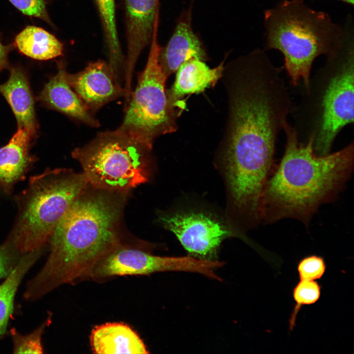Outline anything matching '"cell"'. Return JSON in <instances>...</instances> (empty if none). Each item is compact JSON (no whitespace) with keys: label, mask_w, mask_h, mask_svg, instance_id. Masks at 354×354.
Listing matches in <instances>:
<instances>
[{"label":"cell","mask_w":354,"mask_h":354,"mask_svg":"<svg viewBox=\"0 0 354 354\" xmlns=\"http://www.w3.org/2000/svg\"><path fill=\"white\" fill-rule=\"evenodd\" d=\"M229 112L226 168L246 181L265 178L274 168L277 139L293 104L282 76L266 52L256 49L227 67Z\"/></svg>","instance_id":"1"},{"label":"cell","mask_w":354,"mask_h":354,"mask_svg":"<svg viewBox=\"0 0 354 354\" xmlns=\"http://www.w3.org/2000/svg\"><path fill=\"white\" fill-rule=\"evenodd\" d=\"M124 192L86 188L56 226L43 267L27 284L24 295L38 299L56 288L90 277L97 263L121 243L118 225Z\"/></svg>","instance_id":"2"},{"label":"cell","mask_w":354,"mask_h":354,"mask_svg":"<svg viewBox=\"0 0 354 354\" xmlns=\"http://www.w3.org/2000/svg\"><path fill=\"white\" fill-rule=\"evenodd\" d=\"M283 130L285 150L262 193L259 220L271 223L290 218L307 226L319 207L334 200L350 177L354 142L333 153L319 155L313 135L300 142L288 121Z\"/></svg>","instance_id":"3"},{"label":"cell","mask_w":354,"mask_h":354,"mask_svg":"<svg viewBox=\"0 0 354 354\" xmlns=\"http://www.w3.org/2000/svg\"><path fill=\"white\" fill-rule=\"evenodd\" d=\"M265 50L283 55L291 82L309 88L315 59L331 52L344 34L343 26L326 13L314 10L303 0H281L264 12Z\"/></svg>","instance_id":"4"},{"label":"cell","mask_w":354,"mask_h":354,"mask_svg":"<svg viewBox=\"0 0 354 354\" xmlns=\"http://www.w3.org/2000/svg\"><path fill=\"white\" fill-rule=\"evenodd\" d=\"M353 18L347 16L344 35L340 42L326 55L324 65L310 80L307 97L301 109L314 148L319 155L330 153L339 132L354 122V30Z\"/></svg>","instance_id":"5"},{"label":"cell","mask_w":354,"mask_h":354,"mask_svg":"<svg viewBox=\"0 0 354 354\" xmlns=\"http://www.w3.org/2000/svg\"><path fill=\"white\" fill-rule=\"evenodd\" d=\"M89 183L83 173L48 169L32 177L19 201L16 224L5 243L20 255L43 250L56 226Z\"/></svg>","instance_id":"6"},{"label":"cell","mask_w":354,"mask_h":354,"mask_svg":"<svg viewBox=\"0 0 354 354\" xmlns=\"http://www.w3.org/2000/svg\"><path fill=\"white\" fill-rule=\"evenodd\" d=\"M151 150L115 130L99 133L72 155L81 164L89 185L126 193L148 181Z\"/></svg>","instance_id":"7"},{"label":"cell","mask_w":354,"mask_h":354,"mask_svg":"<svg viewBox=\"0 0 354 354\" xmlns=\"http://www.w3.org/2000/svg\"><path fill=\"white\" fill-rule=\"evenodd\" d=\"M158 26H154L146 66L125 106L122 122L116 129L150 149L156 138L176 130L178 115L166 90L167 77L158 62Z\"/></svg>","instance_id":"8"},{"label":"cell","mask_w":354,"mask_h":354,"mask_svg":"<svg viewBox=\"0 0 354 354\" xmlns=\"http://www.w3.org/2000/svg\"><path fill=\"white\" fill-rule=\"evenodd\" d=\"M211 262L193 256L162 257L122 244L95 265L90 277L102 280L119 275H147L164 271H187L209 275Z\"/></svg>","instance_id":"9"},{"label":"cell","mask_w":354,"mask_h":354,"mask_svg":"<svg viewBox=\"0 0 354 354\" xmlns=\"http://www.w3.org/2000/svg\"><path fill=\"white\" fill-rule=\"evenodd\" d=\"M184 248L194 257L216 260L217 250L230 232L221 223L203 213H177L161 217Z\"/></svg>","instance_id":"10"},{"label":"cell","mask_w":354,"mask_h":354,"mask_svg":"<svg viewBox=\"0 0 354 354\" xmlns=\"http://www.w3.org/2000/svg\"><path fill=\"white\" fill-rule=\"evenodd\" d=\"M127 56L125 65L124 86L131 89L135 66L138 58L152 37L158 19L159 0H124Z\"/></svg>","instance_id":"11"},{"label":"cell","mask_w":354,"mask_h":354,"mask_svg":"<svg viewBox=\"0 0 354 354\" xmlns=\"http://www.w3.org/2000/svg\"><path fill=\"white\" fill-rule=\"evenodd\" d=\"M66 80L93 114L108 102L121 96L124 90L116 81L109 64L102 60L91 62L82 71L66 73Z\"/></svg>","instance_id":"12"},{"label":"cell","mask_w":354,"mask_h":354,"mask_svg":"<svg viewBox=\"0 0 354 354\" xmlns=\"http://www.w3.org/2000/svg\"><path fill=\"white\" fill-rule=\"evenodd\" d=\"M194 59L205 61L207 55L192 26V8L183 12L166 45L160 48L158 62L168 77L185 62Z\"/></svg>","instance_id":"13"},{"label":"cell","mask_w":354,"mask_h":354,"mask_svg":"<svg viewBox=\"0 0 354 354\" xmlns=\"http://www.w3.org/2000/svg\"><path fill=\"white\" fill-rule=\"evenodd\" d=\"M66 73L64 66H59L57 74L45 86L40 95V99L72 118L92 127H99V121L69 85Z\"/></svg>","instance_id":"14"},{"label":"cell","mask_w":354,"mask_h":354,"mask_svg":"<svg viewBox=\"0 0 354 354\" xmlns=\"http://www.w3.org/2000/svg\"><path fill=\"white\" fill-rule=\"evenodd\" d=\"M90 342L95 354H148L138 335L123 323H106L91 331Z\"/></svg>","instance_id":"15"},{"label":"cell","mask_w":354,"mask_h":354,"mask_svg":"<svg viewBox=\"0 0 354 354\" xmlns=\"http://www.w3.org/2000/svg\"><path fill=\"white\" fill-rule=\"evenodd\" d=\"M223 62L210 68L204 61L191 59L178 69L175 83L167 95L171 102L177 106L179 100L185 95L204 91L214 86L223 74Z\"/></svg>","instance_id":"16"},{"label":"cell","mask_w":354,"mask_h":354,"mask_svg":"<svg viewBox=\"0 0 354 354\" xmlns=\"http://www.w3.org/2000/svg\"><path fill=\"white\" fill-rule=\"evenodd\" d=\"M0 92L10 106L18 128L33 136L36 130L34 103L24 72L18 68H13L8 80L0 85Z\"/></svg>","instance_id":"17"},{"label":"cell","mask_w":354,"mask_h":354,"mask_svg":"<svg viewBox=\"0 0 354 354\" xmlns=\"http://www.w3.org/2000/svg\"><path fill=\"white\" fill-rule=\"evenodd\" d=\"M31 136L18 128L7 144L0 148V186L9 189L24 177L31 162L29 154Z\"/></svg>","instance_id":"18"},{"label":"cell","mask_w":354,"mask_h":354,"mask_svg":"<svg viewBox=\"0 0 354 354\" xmlns=\"http://www.w3.org/2000/svg\"><path fill=\"white\" fill-rule=\"evenodd\" d=\"M15 46L23 54L35 59L48 60L62 54L63 44L44 29L28 26L16 37Z\"/></svg>","instance_id":"19"},{"label":"cell","mask_w":354,"mask_h":354,"mask_svg":"<svg viewBox=\"0 0 354 354\" xmlns=\"http://www.w3.org/2000/svg\"><path fill=\"white\" fill-rule=\"evenodd\" d=\"M43 250L22 256L11 273L0 285V338L5 334L13 311L16 293L23 278L40 258Z\"/></svg>","instance_id":"20"},{"label":"cell","mask_w":354,"mask_h":354,"mask_svg":"<svg viewBox=\"0 0 354 354\" xmlns=\"http://www.w3.org/2000/svg\"><path fill=\"white\" fill-rule=\"evenodd\" d=\"M102 22L109 53V66L119 84L124 78L125 63L118 38L115 15V0H95Z\"/></svg>","instance_id":"21"},{"label":"cell","mask_w":354,"mask_h":354,"mask_svg":"<svg viewBox=\"0 0 354 354\" xmlns=\"http://www.w3.org/2000/svg\"><path fill=\"white\" fill-rule=\"evenodd\" d=\"M321 293V286L315 280H300L295 285L293 291L295 304L290 318V330H292L295 326L296 316L301 307L315 303L319 300Z\"/></svg>","instance_id":"22"},{"label":"cell","mask_w":354,"mask_h":354,"mask_svg":"<svg viewBox=\"0 0 354 354\" xmlns=\"http://www.w3.org/2000/svg\"><path fill=\"white\" fill-rule=\"evenodd\" d=\"M50 323L46 319L38 327L29 334L23 335L15 329L10 330V335L15 354H42V336L47 325Z\"/></svg>","instance_id":"23"},{"label":"cell","mask_w":354,"mask_h":354,"mask_svg":"<svg viewBox=\"0 0 354 354\" xmlns=\"http://www.w3.org/2000/svg\"><path fill=\"white\" fill-rule=\"evenodd\" d=\"M324 259L316 255L306 256L298 263L297 270L300 280H316L322 278L326 270Z\"/></svg>","instance_id":"24"},{"label":"cell","mask_w":354,"mask_h":354,"mask_svg":"<svg viewBox=\"0 0 354 354\" xmlns=\"http://www.w3.org/2000/svg\"><path fill=\"white\" fill-rule=\"evenodd\" d=\"M24 14L39 18L52 25L44 0H8Z\"/></svg>","instance_id":"25"},{"label":"cell","mask_w":354,"mask_h":354,"mask_svg":"<svg viewBox=\"0 0 354 354\" xmlns=\"http://www.w3.org/2000/svg\"><path fill=\"white\" fill-rule=\"evenodd\" d=\"M22 256L5 242L0 245V279L11 273Z\"/></svg>","instance_id":"26"},{"label":"cell","mask_w":354,"mask_h":354,"mask_svg":"<svg viewBox=\"0 0 354 354\" xmlns=\"http://www.w3.org/2000/svg\"><path fill=\"white\" fill-rule=\"evenodd\" d=\"M9 49L10 47L2 44L0 39V71L7 64V55Z\"/></svg>","instance_id":"27"},{"label":"cell","mask_w":354,"mask_h":354,"mask_svg":"<svg viewBox=\"0 0 354 354\" xmlns=\"http://www.w3.org/2000/svg\"><path fill=\"white\" fill-rule=\"evenodd\" d=\"M342 1H343L347 4H349L350 5H354V0H340Z\"/></svg>","instance_id":"28"}]
</instances>
